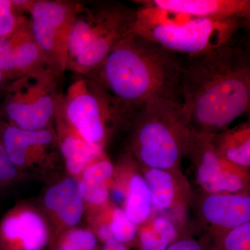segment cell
<instances>
[{
	"label": "cell",
	"mask_w": 250,
	"mask_h": 250,
	"mask_svg": "<svg viewBox=\"0 0 250 250\" xmlns=\"http://www.w3.org/2000/svg\"><path fill=\"white\" fill-rule=\"evenodd\" d=\"M182 108L190 129L213 135L250 108L249 49L230 42L182 60Z\"/></svg>",
	"instance_id": "obj_1"
},
{
	"label": "cell",
	"mask_w": 250,
	"mask_h": 250,
	"mask_svg": "<svg viewBox=\"0 0 250 250\" xmlns=\"http://www.w3.org/2000/svg\"><path fill=\"white\" fill-rule=\"evenodd\" d=\"M182 71V59L178 54L131 31L85 77L103 87L122 119L129 121L151 100L181 103Z\"/></svg>",
	"instance_id": "obj_2"
},
{
	"label": "cell",
	"mask_w": 250,
	"mask_h": 250,
	"mask_svg": "<svg viewBox=\"0 0 250 250\" xmlns=\"http://www.w3.org/2000/svg\"><path fill=\"white\" fill-rule=\"evenodd\" d=\"M140 4L131 31L187 56L200 55L228 45L249 22L238 18L195 17Z\"/></svg>",
	"instance_id": "obj_3"
},
{
	"label": "cell",
	"mask_w": 250,
	"mask_h": 250,
	"mask_svg": "<svg viewBox=\"0 0 250 250\" xmlns=\"http://www.w3.org/2000/svg\"><path fill=\"white\" fill-rule=\"evenodd\" d=\"M131 149L144 167L175 171L184 156L189 126L182 103L156 99L129 120Z\"/></svg>",
	"instance_id": "obj_4"
},
{
	"label": "cell",
	"mask_w": 250,
	"mask_h": 250,
	"mask_svg": "<svg viewBox=\"0 0 250 250\" xmlns=\"http://www.w3.org/2000/svg\"><path fill=\"white\" fill-rule=\"evenodd\" d=\"M137 9L117 2L75 4V17L69 37L67 69L86 76L131 32Z\"/></svg>",
	"instance_id": "obj_5"
},
{
	"label": "cell",
	"mask_w": 250,
	"mask_h": 250,
	"mask_svg": "<svg viewBox=\"0 0 250 250\" xmlns=\"http://www.w3.org/2000/svg\"><path fill=\"white\" fill-rule=\"evenodd\" d=\"M57 113L80 137L103 149L110 125L123 120L107 92L88 77L70 85Z\"/></svg>",
	"instance_id": "obj_6"
},
{
	"label": "cell",
	"mask_w": 250,
	"mask_h": 250,
	"mask_svg": "<svg viewBox=\"0 0 250 250\" xmlns=\"http://www.w3.org/2000/svg\"><path fill=\"white\" fill-rule=\"evenodd\" d=\"M56 75L42 68L12 80L5 89L3 112L11 125L28 131L46 129L56 116L59 96Z\"/></svg>",
	"instance_id": "obj_7"
},
{
	"label": "cell",
	"mask_w": 250,
	"mask_h": 250,
	"mask_svg": "<svg viewBox=\"0 0 250 250\" xmlns=\"http://www.w3.org/2000/svg\"><path fill=\"white\" fill-rule=\"evenodd\" d=\"M31 34L50 70H66L67 43L75 17V4L62 1H23Z\"/></svg>",
	"instance_id": "obj_8"
},
{
	"label": "cell",
	"mask_w": 250,
	"mask_h": 250,
	"mask_svg": "<svg viewBox=\"0 0 250 250\" xmlns=\"http://www.w3.org/2000/svg\"><path fill=\"white\" fill-rule=\"evenodd\" d=\"M184 156L193 163L197 183L207 193H242L245 190L248 182L246 172L217 152L209 135L190 128Z\"/></svg>",
	"instance_id": "obj_9"
},
{
	"label": "cell",
	"mask_w": 250,
	"mask_h": 250,
	"mask_svg": "<svg viewBox=\"0 0 250 250\" xmlns=\"http://www.w3.org/2000/svg\"><path fill=\"white\" fill-rule=\"evenodd\" d=\"M42 68L50 69L25 18L11 35L0 39V72L6 80H14Z\"/></svg>",
	"instance_id": "obj_10"
},
{
	"label": "cell",
	"mask_w": 250,
	"mask_h": 250,
	"mask_svg": "<svg viewBox=\"0 0 250 250\" xmlns=\"http://www.w3.org/2000/svg\"><path fill=\"white\" fill-rule=\"evenodd\" d=\"M200 210L216 231L217 240L229 230L250 222V197L246 193L208 194Z\"/></svg>",
	"instance_id": "obj_11"
},
{
	"label": "cell",
	"mask_w": 250,
	"mask_h": 250,
	"mask_svg": "<svg viewBox=\"0 0 250 250\" xmlns=\"http://www.w3.org/2000/svg\"><path fill=\"white\" fill-rule=\"evenodd\" d=\"M136 2L195 17L250 19V0H148Z\"/></svg>",
	"instance_id": "obj_12"
},
{
	"label": "cell",
	"mask_w": 250,
	"mask_h": 250,
	"mask_svg": "<svg viewBox=\"0 0 250 250\" xmlns=\"http://www.w3.org/2000/svg\"><path fill=\"white\" fill-rule=\"evenodd\" d=\"M4 250H42L48 232L42 219L31 211L8 217L1 228Z\"/></svg>",
	"instance_id": "obj_13"
},
{
	"label": "cell",
	"mask_w": 250,
	"mask_h": 250,
	"mask_svg": "<svg viewBox=\"0 0 250 250\" xmlns=\"http://www.w3.org/2000/svg\"><path fill=\"white\" fill-rule=\"evenodd\" d=\"M45 204L64 223L70 226L76 225L84 209L83 189L80 179L69 177L51 187L46 192Z\"/></svg>",
	"instance_id": "obj_14"
},
{
	"label": "cell",
	"mask_w": 250,
	"mask_h": 250,
	"mask_svg": "<svg viewBox=\"0 0 250 250\" xmlns=\"http://www.w3.org/2000/svg\"><path fill=\"white\" fill-rule=\"evenodd\" d=\"M217 152L232 165L247 170L250 166V121L210 136Z\"/></svg>",
	"instance_id": "obj_15"
},
{
	"label": "cell",
	"mask_w": 250,
	"mask_h": 250,
	"mask_svg": "<svg viewBox=\"0 0 250 250\" xmlns=\"http://www.w3.org/2000/svg\"><path fill=\"white\" fill-rule=\"evenodd\" d=\"M144 177L150 194L152 207L170 210L180 201L181 186L175 171L145 167Z\"/></svg>",
	"instance_id": "obj_16"
},
{
	"label": "cell",
	"mask_w": 250,
	"mask_h": 250,
	"mask_svg": "<svg viewBox=\"0 0 250 250\" xmlns=\"http://www.w3.org/2000/svg\"><path fill=\"white\" fill-rule=\"evenodd\" d=\"M1 142L9 159L16 166H22L26 161L25 151L31 145L48 146L54 139L49 129L28 131L14 125H4L0 129Z\"/></svg>",
	"instance_id": "obj_17"
},
{
	"label": "cell",
	"mask_w": 250,
	"mask_h": 250,
	"mask_svg": "<svg viewBox=\"0 0 250 250\" xmlns=\"http://www.w3.org/2000/svg\"><path fill=\"white\" fill-rule=\"evenodd\" d=\"M113 166L103 156L88 166L82 172V183L84 201L93 205H103L108 197V181Z\"/></svg>",
	"instance_id": "obj_18"
},
{
	"label": "cell",
	"mask_w": 250,
	"mask_h": 250,
	"mask_svg": "<svg viewBox=\"0 0 250 250\" xmlns=\"http://www.w3.org/2000/svg\"><path fill=\"white\" fill-rule=\"evenodd\" d=\"M72 131L62 138L60 149L67 170L72 174H79L103 156V149L87 142Z\"/></svg>",
	"instance_id": "obj_19"
},
{
	"label": "cell",
	"mask_w": 250,
	"mask_h": 250,
	"mask_svg": "<svg viewBox=\"0 0 250 250\" xmlns=\"http://www.w3.org/2000/svg\"><path fill=\"white\" fill-rule=\"evenodd\" d=\"M125 203V213L136 225L146 224L150 218L152 200L147 184L141 174H133L130 178Z\"/></svg>",
	"instance_id": "obj_20"
},
{
	"label": "cell",
	"mask_w": 250,
	"mask_h": 250,
	"mask_svg": "<svg viewBox=\"0 0 250 250\" xmlns=\"http://www.w3.org/2000/svg\"><path fill=\"white\" fill-rule=\"evenodd\" d=\"M110 224L113 240L129 247L138 236L137 226L121 208L113 210Z\"/></svg>",
	"instance_id": "obj_21"
},
{
	"label": "cell",
	"mask_w": 250,
	"mask_h": 250,
	"mask_svg": "<svg viewBox=\"0 0 250 250\" xmlns=\"http://www.w3.org/2000/svg\"><path fill=\"white\" fill-rule=\"evenodd\" d=\"M57 250H98V240L88 230H71L59 240Z\"/></svg>",
	"instance_id": "obj_22"
},
{
	"label": "cell",
	"mask_w": 250,
	"mask_h": 250,
	"mask_svg": "<svg viewBox=\"0 0 250 250\" xmlns=\"http://www.w3.org/2000/svg\"><path fill=\"white\" fill-rule=\"evenodd\" d=\"M17 8L10 0H0V39L11 35L25 18L16 14Z\"/></svg>",
	"instance_id": "obj_23"
},
{
	"label": "cell",
	"mask_w": 250,
	"mask_h": 250,
	"mask_svg": "<svg viewBox=\"0 0 250 250\" xmlns=\"http://www.w3.org/2000/svg\"><path fill=\"white\" fill-rule=\"evenodd\" d=\"M137 236L139 250H166L170 246L149 224L141 228Z\"/></svg>",
	"instance_id": "obj_24"
},
{
	"label": "cell",
	"mask_w": 250,
	"mask_h": 250,
	"mask_svg": "<svg viewBox=\"0 0 250 250\" xmlns=\"http://www.w3.org/2000/svg\"><path fill=\"white\" fill-rule=\"evenodd\" d=\"M153 229L159 233L169 245L179 239V232L173 222L167 217L159 215L149 223Z\"/></svg>",
	"instance_id": "obj_25"
},
{
	"label": "cell",
	"mask_w": 250,
	"mask_h": 250,
	"mask_svg": "<svg viewBox=\"0 0 250 250\" xmlns=\"http://www.w3.org/2000/svg\"><path fill=\"white\" fill-rule=\"evenodd\" d=\"M166 250H208L205 242L197 241L190 238H179Z\"/></svg>",
	"instance_id": "obj_26"
},
{
	"label": "cell",
	"mask_w": 250,
	"mask_h": 250,
	"mask_svg": "<svg viewBox=\"0 0 250 250\" xmlns=\"http://www.w3.org/2000/svg\"><path fill=\"white\" fill-rule=\"evenodd\" d=\"M97 236L104 243L113 240L110 224H104L100 226L97 231Z\"/></svg>",
	"instance_id": "obj_27"
},
{
	"label": "cell",
	"mask_w": 250,
	"mask_h": 250,
	"mask_svg": "<svg viewBox=\"0 0 250 250\" xmlns=\"http://www.w3.org/2000/svg\"><path fill=\"white\" fill-rule=\"evenodd\" d=\"M100 250H129V248L121 243L111 240L104 243L103 248Z\"/></svg>",
	"instance_id": "obj_28"
},
{
	"label": "cell",
	"mask_w": 250,
	"mask_h": 250,
	"mask_svg": "<svg viewBox=\"0 0 250 250\" xmlns=\"http://www.w3.org/2000/svg\"><path fill=\"white\" fill-rule=\"evenodd\" d=\"M6 80V77L0 72V93H1L4 88L5 81Z\"/></svg>",
	"instance_id": "obj_29"
},
{
	"label": "cell",
	"mask_w": 250,
	"mask_h": 250,
	"mask_svg": "<svg viewBox=\"0 0 250 250\" xmlns=\"http://www.w3.org/2000/svg\"><path fill=\"white\" fill-rule=\"evenodd\" d=\"M0 182H1V181H0Z\"/></svg>",
	"instance_id": "obj_30"
}]
</instances>
